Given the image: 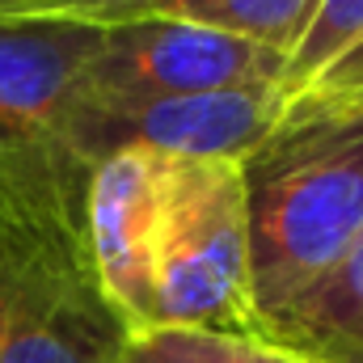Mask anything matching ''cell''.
Listing matches in <instances>:
<instances>
[{
  "instance_id": "6da1fadb",
  "label": "cell",
  "mask_w": 363,
  "mask_h": 363,
  "mask_svg": "<svg viewBox=\"0 0 363 363\" xmlns=\"http://www.w3.org/2000/svg\"><path fill=\"white\" fill-rule=\"evenodd\" d=\"M254 304L267 321L363 237V101H287L241 161Z\"/></svg>"
},
{
  "instance_id": "7a4b0ae2",
  "label": "cell",
  "mask_w": 363,
  "mask_h": 363,
  "mask_svg": "<svg viewBox=\"0 0 363 363\" xmlns=\"http://www.w3.org/2000/svg\"><path fill=\"white\" fill-rule=\"evenodd\" d=\"M101 30L0 21V237L85 241L89 165L72 152V114Z\"/></svg>"
},
{
  "instance_id": "3957f363",
  "label": "cell",
  "mask_w": 363,
  "mask_h": 363,
  "mask_svg": "<svg viewBox=\"0 0 363 363\" xmlns=\"http://www.w3.org/2000/svg\"><path fill=\"white\" fill-rule=\"evenodd\" d=\"M152 325L262 334L237 161H165Z\"/></svg>"
},
{
  "instance_id": "277c9868",
  "label": "cell",
  "mask_w": 363,
  "mask_h": 363,
  "mask_svg": "<svg viewBox=\"0 0 363 363\" xmlns=\"http://www.w3.org/2000/svg\"><path fill=\"white\" fill-rule=\"evenodd\" d=\"M127 338L89 241L0 237V363H118Z\"/></svg>"
},
{
  "instance_id": "5b68a950",
  "label": "cell",
  "mask_w": 363,
  "mask_h": 363,
  "mask_svg": "<svg viewBox=\"0 0 363 363\" xmlns=\"http://www.w3.org/2000/svg\"><path fill=\"white\" fill-rule=\"evenodd\" d=\"M287 89L245 85V89L186 93L157 101H77L72 114V152L97 165L110 152L140 148L165 161H245L279 123Z\"/></svg>"
},
{
  "instance_id": "8992f818",
  "label": "cell",
  "mask_w": 363,
  "mask_h": 363,
  "mask_svg": "<svg viewBox=\"0 0 363 363\" xmlns=\"http://www.w3.org/2000/svg\"><path fill=\"white\" fill-rule=\"evenodd\" d=\"M287 60L203 26L182 21H127L101 30L97 55L85 72L81 101H157L186 93L245 89V85H283Z\"/></svg>"
},
{
  "instance_id": "52a82bcc",
  "label": "cell",
  "mask_w": 363,
  "mask_h": 363,
  "mask_svg": "<svg viewBox=\"0 0 363 363\" xmlns=\"http://www.w3.org/2000/svg\"><path fill=\"white\" fill-rule=\"evenodd\" d=\"M165 194V157L123 148L97 161L85 194V241L93 274L131 334L152 330V262Z\"/></svg>"
},
{
  "instance_id": "ba28073f",
  "label": "cell",
  "mask_w": 363,
  "mask_h": 363,
  "mask_svg": "<svg viewBox=\"0 0 363 363\" xmlns=\"http://www.w3.org/2000/svg\"><path fill=\"white\" fill-rule=\"evenodd\" d=\"M262 338L308 363H363V237L338 267L262 321Z\"/></svg>"
},
{
  "instance_id": "9c48e42d",
  "label": "cell",
  "mask_w": 363,
  "mask_h": 363,
  "mask_svg": "<svg viewBox=\"0 0 363 363\" xmlns=\"http://www.w3.org/2000/svg\"><path fill=\"white\" fill-rule=\"evenodd\" d=\"M317 0H144L131 21H182L271 47L283 60L300 43Z\"/></svg>"
},
{
  "instance_id": "30bf717a",
  "label": "cell",
  "mask_w": 363,
  "mask_h": 363,
  "mask_svg": "<svg viewBox=\"0 0 363 363\" xmlns=\"http://www.w3.org/2000/svg\"><path fill=\"white\" fill-rule=\"evenodd\" d=\"M118 363H308L262 334H216L152 325L127 338Z\"/></svg>"
},
{
  "instance_id": "8fae6325",
  "label": "cell",
  "mask_w": 363,
  "mask_h": 363,
  "mask_svg": "<svg viewBox=\"0 0 363 363\" xmlns=\"http://www.w3.org/2000/svg\"><path fill=\"white\" fill-rule=\"evenodd\" d=\"M359 38H363V0H317L308 26H304L300 43L291 47L287 68H283L287 97H296L313 77H321Z\"/></svg>"
},
{
  "instance_id": "7c38bea8",
  "label": "cell",
  "mask_w": 363,
  "mask_h": 363,
  "mask_svg": "<svg viewBox=\"0 0 363 363\" xmlns=\"http://www.w3.org/2000/svg\"><path fill=\"white\" fill-rule=\"evenodd\" d=\"M144 0H4L0 21H72V26H127Z\"/></svg>"
},
{
  "instance_id": "4fadbf2b",
  "label": "cell",
  "mask_w": 363,
  "mask_h": 363,
  "mask_svg": "<svg viewBox=\"0 0 363 363\" xmlns=\"http://www.w3.org/2000/svg\"><path fill=\"white\" fill-rule=\"evenodd\" d=\"M287 101H325V106H338V101H363V38L342 51L321 77H313L304 89Z\"/></svg>"
},
{
  "instance_id": "5bb4252c",
  "label": "cell",
  "mask_w": 363,
  "mask_h": 363,
  "mask_svg": "<svg viewBox=\"0 0 363 363\" xmlns=\"http://www.w3.org/2000/svg\"><path fill=\"white\" fill-rule=\"evenodd\" d=\"M0 4H4V0H0Z\"/></svg>"
}]
</instances>
